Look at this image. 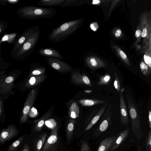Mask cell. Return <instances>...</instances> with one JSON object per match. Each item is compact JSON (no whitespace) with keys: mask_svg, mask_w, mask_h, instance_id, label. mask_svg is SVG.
Returning <instances> with one entry per match:
<instances>
[{"mask_svg":"<svg viewBox=\"0 0 151 151\" xmlns=\"http://www.w3.org/2000/svg\"><path fill=\"white\" fill-rule=\"evenodd\" d=\"M82 22L81 19L70 21L54 29L49 36V39L53 42H59L71 35L80 27Z\"/></svg>","mask_w":151,"mask_h":151,"instance_id":"obj_1","label":"cell"},{"mask_svg":"<svg viewBox=\"0 0 151 151\" xmlns=\"http://www.w3.org/2000/svg\"><path fill=\"white\" fill-rule=\"evenodd\" d=\"M19 11L24 17L30 19L50 18L56 14L54 8L27 6L20 9Z\"/></svg>","mask_w":151,"mask_h":151,"instance_id":"obj_2","label":"cell"},{"mask_svg":"<svg viewBox=\"0 0 151 151\" xmlns=\"http://www.w3.org/2000/svg\"><path fill=\"white\" fill-rule=\"evenodd\" d=\"M128 108L131 121V129L138 140L142 137L141 127V120L137 108L128 94L126 95Z\"/></svg>","mask_w":151,"mask_h":151,"instance_id":"obj_3","label":"cell"},{"mask_svg":"<svg viewBox=\"0 0 151 151\" xmlns=\"http://www.w3.org/2000/svg\"><path fill=\"white\" fill-rule=\"evenodd\" d=\"M111 104H110L101 119L99 126L94 132V135L98 137L106 130L111 124L112 114Z\"/></svg>","mask_w":151,"mask_h":151,"instance_id":"obj_4","label":"cell"},{"mask_svg":"<svg viewBox=\"0 0 151 151\" xmlns=\"http://www.w3.org/2000/svg\"><path fill=\"white\" fill-rule=\"evenodd\" d=\"M40 35V28L35 31L21 47L16 53L17 56L22 55L32 50L37 44Z\"/></svg>","mask_w":151,"mask_h":151,"instance_id":"obj_5","label":"cell"},{"mask_svg":"<svg viewBox=\"0 0 151 151\" xmlns=\"http://www.w3.org/2000/svg\"><path fill=\"white\" fill-rule=\"evenodd\" d=\"M58 127L56 126L52 129L50 136L45 142L40 151H57L59 143Z\"/></svg>","mask_w":151,"mask_h":151,"instance_id":"obj_6","label":"cell"},{"mask_svg":"<svg viewBox=\"0 0 151 151\" xmlns=\"http://www.w3.org/2000/svg\"><path fill=\"white\" fill-rule=\"evenodd\" d=\"M37 93L36 90L34 89L28 95L22 111V115L20 121L21 123H24L27 122L29 112L34 103Z\"/></svg>","mask_w":151,"mask_h":151,"instance_id":"obj_7","label":"cell"},{"mask_svg":"<svg viewBox=\"0 0 151 151\" xmlns=\"http://www.w3.org/2000/svg\"><path fill=\"white\" fill-rule=\"evenodd\" d=\"M124 90V88H122L120 91V119L122 124L127 127L129 122V119L128 111L123 95Z\"/></svg>","mask_w":151,"mask_h":151,"instance_id":"obj_8","label":"cell"},{"mask_svg":"<svg viewBox=\"0 0 151 151\" xmlns=\"http://www.w3.org/2000/svg\"><path fill=\"white\" fill-rule=\"evenodd\" d=\"M47 60L48 63L51 67L60 72H68L72 68L70 65L58 59L47 58Z\"/></svg>","mask_w":151,"mask_h":151,"instance_id":"obj_9","label":"cell"},{"mask_svg":"<svg viewBox=\"0 0 151 151\" xmlns=\"http://www.w3.org/2000/svg\"><path fill=\"white\" fill-rule=\"evenodd\" d=\"M18 130L14 125H11L3 129L0 132V143H3L15 137Z\"/></svg>","mask_w":151,"mask_h":151,"instance_id":"obj_10","label":"cell"},{"mask_svg":"<svg viewBox=\"0 0 151 151\" xmlns=\"http://www.w3.org/2000/svg\"><path fill=\"white\" fill-rule=\"evenodd\" d=\"M72 82L77 84L91 86V83L89 78L85 74H81L78 71L74 72L71 74Z\"/></svg>","mask_w":151,"mask_h":151,"instance_id":"obj_11","label":"cell"},{"mask_svg":"<svg viewBox=\"0 0 151 151\" xmlns=\"http://www.w3.org/2000/svg\"><path fill=\"white\" fill-rule=\"evenodd\" d=\"M15 77L11 75L6 77L0 83V94L10 92L14 86Z\"/></svg>","mask_w":151,"mask_h":151,"instance_id":"obj_12","label":"cell"},{"mask_svg":"<svg viewBox=\"0 0 151 151\" xmlns=\"http://www.w3.org/2000/svg\"><path fill=\"white\" fill-rule=\"evenodd\" d=\"M39 28V26H36L31 28L27 30L16 42L14 47L13 49L14 51L16 50L20 47V48L31 35Z\"/></svg>","mask_w":151,"mask_h":151,"instance_id":"obj_13","label":"cell"},{"mask_svg":"<svg viewBox=\"0 0 151 151\" xmlns=\"http://www.w3.org/2000/svg\"><path fill=\"white\" fill-rule=\"evenodd\" d=\"M116 136L108 137L102 140L97 151H110L116 138Z\"/></svg>","mask_w":151,"mask_h":151,"instance_id":"obj_14","label":"cell"},{"mask_svg":"<svg viewBox=\"0 0 151 151\" xmlns=\"http://www.w3.org/2000/svg\"><path fill=\"white\" fill-rule=\"evenodd\" d=\"M40 55L48 58L63 59L64 57L56 50L50 48L40 49L38 51Z\"/></svg>","mask_w":151,"mask_h":151,"instance_id":"obj_15","label":"cell"},{"mask_svg":"<svg viewBox=\"0 0 151 151\" xmlns=\"http://www.w3.org/2000/svg\"><path fill=\"white\" fill-rule=\"evenodd\" d=\"M129 129H126L119 132L117 135L115 142L110 151H114L121 145L127 137L129 133Z\"/></svg>","mask_w":151,"mask_h":151,"instance_id":"obj_16","label":"cell"},{"mask_svg":"<svg viewBox=\"0 0 151 151\" xmlns=\"http://www.w3.org/2000/svg\"><path fill=\"white\" fill-rule=\"evenodd\" d=\"M108 105V103H106L98 111H97L94 116L86 127L85 131H87L90 129L98 122L106 110Z\"/></svg>","mask_w":151,"mask_h":151,"instance_id":"obj_17","label":"cell"},{"mask_svg":"<svg viewBox=\"0 0 151 151\" xmlns=\"http://www.w3.org/2000/svg\"><path fill=\"white\" fill-rule=\"evenodd\" d=\"M45 78L44 75L30 76L26 81L25 86L28 88L35 86L43 81Z\"/></svg>","mask_w":151,"mask_h":151,"instance_id":"obj_18","label":"cell"},{"mask_svg":"<svg viewBox=\"0 0 151 151\" xmlns=\"http://www.w3.org/2000/svg\"><path fill=\"white\" fill-rule=\"evenodd\" d=\"M51 114L50 112L47 111L41 117L35 121L34 131H40L41 130L45 121L50 117Z\"/></svg>","mask_w":151,"mask_h":151,"instance_id":"obj_19","label":"cell"},{"mask_svg":"<svg viewBox=\"0 0 151 151\" xmlns=\"http://www.w3.org/2000/svg\"><path fill=\"white\" fill-rule=\"evenodd\" d=\"M79 102L83 106H90L99 104H104L106 101L104 100L96 99H83L79 100Z\"/></svg>","mask_w":151,"mask_h":151,"instance_id":"obj_20","label":"cell"},{"mask_svg":"<svg viewBox=\"0 0 151 151\" xmlns=\"http://www.w3.org/2000/svg\"><path fill=\"white\" fill-rule=\"evenodd\" d=\"M65 0H42L40 1L38 5L39 6H61Z\"/></svg>","mask_w":151,"mask_h":151,"instance_id":"obj_21","label":"cell"},{"mask_svg":"<svg viewBox=\"0 0 151 151\" xmlns=\"http://www.w3.org/2000/svg\"><path fill=\"white\" fill-rule=\"evenodd\" d=\"M47 137L46 133L41 135L35 142V151H40Z\"/></svg>","mask_w":151,"mask_h":151,"instance_id":"obj_22","label":"cell"},{"mask_svg":"<svg viewBox=\"0 0 151 151\" xmlns=\"http://www.w3.org/2000/svg\"><path fill=\"white\" fill-rule=\"evenodd\" d=\"M79 108L77 102H73L69 108V114L70 117L75 119L78 117L79 114Z\"/></svg>","mask_w":151,"mask_h":151,"instance_id":"obj_23","label":"cell"},{"mask_svg":"<svg viewBox=\"0 0 151 151\" xmlns=\"http://www.w3.org/2000/svg\"><path fill=\"white\" fill-rule=\"evenodd\" d=\"M74 129V122L73 120L68 124L66 129V137L68 141L71 139L73 136Z\"/></svg>","mask_w":151,"mask_h":151,"instance_id":"obj_24","label":"cell"},{"mask_svg":"<svg viewBox=\"0 0 151 151\" xmlns=\"http://www.w3.org/2000/svg\"><path fill=\"white\" fill-rule=\"evenodd\" d=\"M111 80V77L109 74L106 73L100 77L99 81L97 83L98 85H105L108 84Z\"/></svg>","mask_w":151,"mask_h":151,"instance_id":"obj_25","label":"cell"},{"mask_svg":"<svg viewBox=\"0 0 151 151\" xmlns=\"http://www.w3.org/2000/svg\"><path fill=\"white\" fill-rule=\"evenodd\" d=\"M45 69L42 67H38L32 70L30 72L29 76L43 75L45 72Z\"/></svg>","mask_w":151,"mask_h":151,"instance_id":"obj_26","label":"cell"},{"mask_svg":"<svg viewBox=\"0 0 151 151\" xmlns=\"http://www.w3.org/2000/svg\"><path fill=\"white\" fill-rule=\"evenodd\" d=\"M141 71L145 76H148L151 74L150 68L146 65L144 62H142L140 65Z\"/></svg>","mask_w":151,"mask_h":151,"instance_id":"obj_27","label":"cell"},{"mask_svg":"<svg viewBox=\"0 0 151 151\" xmlns=\"http://www.w3.org/2000/svg\"><path fill=\"white\" fill-rule=\"evenodd\" d=\"M23 139L24 137L23 136L21 137L18 138L10 145L8 148V151H13L15 150L22 142Z\"/></svg>","mask_w":151,"mask_h":151,"instance_id":"obj_28","label":"cell"},{"mask_svg":"<svg viewBox=\"0 0 151 151\" xmlns=\"http://www.w3.org/2000/svg\"><path fill=\"white\" fill-rule=\"evenodd\" d=\"M16 33H13L5 35L0 41V43L4 41L11 42L14 39L16 35Z\"/></svg>","mask_w":151,"mask_h":151,"instance_id":"obj_29","label":"cell"},{"mask_svg":"<svg viewBox=\"0 0 151 151\" xmlns=\"http://www.w3.org/2000/svg\"><path fill=\"white\" fill-rule=\"evenodd\" d=\"M114 86L117 92H119L120 90V83L118 76L116 73L114 72Z\"/></svg>","mask_w":151,"mask_h":151,"instance_id":"obj_30","label":"cell"},{"mask_svg":"<svg viewBox=\"0 0 151 151\" xmlns=\"http://www.w3.org/2000/svg\"><path fill=\"white\" fill-rule=\"evenodd\" d=\"M87 63L89 66L91 68L95 69L97 67H100L98 65L99 64L96 60L94 58H92L89 59L87 61Z\"/></svg>","mask_w":151,"mask_h":151,"instance_id":"obj_31","label":"cell"},{"mask_svg":"<svg viewBox=\"0 0 151 151\" xmlns=\"http://www.w3.org/2000/svg\"><path fill=\"white\" fill-rule=\"evenodd\" d=\"M46 125L49 128L52 129L56 126V123L54 119L47 120L45 122Z\"/></svg>","mask_w":151,"mask_h":151,"instance_id":"obj_32","label":"cell"},{"mask_svg":"<svg viewBox=\"0 0 151 151\" xmlns=\"http://www.w3.org/2000/svg\"><path fill=\"white\" fill-rule=\"evenodd\" d=\"M80 151H90V147L87 142L83 141L82 142Z\"/></svg>","mask_w":151,"mask_h":151,"instance_id":"obj_33","label":"cell"},{"mask_svg":"<svg viewBox=\"0 0 151 151\" xmlns=\"http://www.w3.org/2000/svg\"><path fill=\"white\" fill-rule=\"evenodd\" d=\"M38 115L37 110L34 107L31 108L29 113V115L33 118L36 117Z\"/></svg>","mask_w":151,"mask_h":151,"instance_id":"obj_34","label":"cell"},{"mask_svg":"<svg viewBox=\"0 0 151 151\" xmlns=\"http://www.w3.org/2000/svg\"><path fill=\"white\" fill-rule=\"evenodd\" d=\"M146 146L151 147V130H150L145 140Z\"/></svg>","mask_w":151,"mask_h":151,"instance_id":"obj_35","label":"cell"},{"mask_svg":"<svg viewBox=\"0 0 151 151\" xmlns=\"http://www.w3.org/2000/svg\"><path fill=\"white\" fill-rule=\"evenodd\" d=\"M145 61V63L148 65L149 67L151 68V59L150 58L148 57H145V56L144 57Z\"/></svg>","mask_w":151,"mask_h":151,"instance_id":"obj_36","label":"cell"},{"mask_svg":"<svg viewBox=\"0 0 151 151\" xmlns=\"http://www.w3.org/2000/svg\"><path fill=\"white\" fill-rule=\"evenodd\" d=\"M148 123L149 127L150 128H151V111L150 108L148 113Z\"/></svg>","mask_w":151,"mask_h":151,"instance_id":"obj_37","label":"cell"},{"mask_svg":"<svg viewBox=\"0 0 151 151\" xmlns=\"http://www.w3.org/2000/svg\"><path fill=\"white\" fill-rule=\"evenodd\" d=\"M119 52L121 57L123 59L125 60L127 58L126 55L122 51L120 50Z\"/></svg>","mask_w":151,"mask_h":151,"instance_id":"obj_38","label":"cell"},{"mask_svg":"<svg viewBox=\"0 0 151 151\" xmlns=\"http://www.w3.org/2000/svg\"><path fill=\"white\" fill-rule=\"evenodd\" d=\"M147 29L145 28L143 30L142 33H141V36L142 37L145 38V37L147 35Z\"/></svg>","mask_w":151,"mask_h":151,"instance_id":"obj_39","label":"cell"},{"mask_svg":"<svg viewBox=\"0 0 151 151\" xmlns=\"http://www.w3.org/2000/svg\"><path fill=\"white\" fill-rule=\"evenodd\" d=\"M3 101L0 98V117L1 116L3 111Z\"/></svg>","mask_w":151,"mask_h":151,"instance_id":"obj_40","label":"cell"},{"mask_svg":"<svg viewBox=\"0 0 151 151\" xmlns=\"http://www.w3.org/2000/svg\"><path fill=\"white\" fill-rule=\"evenodd\" d=\"M122 32L120 29H118L117 30V31H116L115 33V36L116 37H119L121 34Z\"/></svg>","mask_w":151,"mask_h":151,"instance_id":"obj_41","label":"cell"},{"mask_svg":"<svg viewBox=\"0 0 151 151\" xmlns=\"http://www.w3.org/2000/svg\"><path fill=\"white\" fill-rule=\"evenodd\" d=\"M141 33L142 32L140 30H137L135 32L136 36L137 37H139L141 35Z\"/></svg>","mask_w":151,"mask_h":151,"instance_id":"obj_42","label":"cell"},{"mask_svg":"<svg viewBox=\"0 0 151 151\" xmlns=\"http://www.w3.org/2000/svg\"><path fill=\"white\" fill-rule=\"evenodd\" d=\"M22 151H29V147L27 143L25 144Z\"/></svg>","mask_w":151,"mask_h":151,"instance_id":"obj_43","label":"cell"},{"mask_svg":"<svg viewBox=\"0 0 151 151\" xmlns=\"http://www.w3.org/2000/svg\"><path fill=\"white\" fill-rule=\"evenodd\" d=\"M6 77V76L5 75L0 76V83L4 80Z\"/></svg>","mask_w":151,"mask_h":151,"instance_id":"obj_44","label":"cell"},{"mask_svg":"<svg viewBox=\"0 0 151 151\" xmlns=\"http://www.w3.org/2000/svg\"><path fill=\"white\" fill-rule=\"evenodd\" d=\"M100 2V1L98 0H94L93 1L92 4H98Z\"/></svg>","mask_w":151,"mask_h":151,"instance_id":"obj_45","label":"cell"},{"mask_svg":"<svg viewBox=\"0 0 151 151\" xmlns=\"http://www.w3.org/2000/svg\"><path fill=\"white\" fill-rule=\"evenodd\" d=\"M146 151H151V147L149 146H146Z\"/></svg>","mask_w":151,"mask_h":151,"instance_id":"obj_46","label":"cell"},{"mask_svg":"<svg viewBox=\"0 0 151 151\" xmlns=\"http://www.w3.org/2000/svg\"><path fill=\"white\" fill-rule=\"evenodd\" d=\"M8 1L10 3H16L18 1L17 0H8Z\"/></svg>","mask_w":151,"mask_h":151,"instance_id":"obj_47","label":"cell"},{"mask_svg":"<svg viewBox=\"0 0 151 151\" xmlns=\"http://www.w3.org/2000/svg\"><path fill=\"white\" fill-rule=\"evenodd\" d=\"M137 151H142L141 147L140 146H139L138 147V149H137Z\"/></svg>","mask_w":151,"mask_h":151,"instance_id":"obj_48","label":"cell"},{"mask_svg":"<svg viewBox=\"0 0 151 151\" xmlns=\"http://www.w3.org/2000/svg\"><path fill=\"white\" fill-rule=\"evenodd\" d=\"M1 27L0 26V33L1 32Z\"/></svg>","mask_w":151,"mask_h":151,"instance_id":"obj_49","label":"cell"}]
</instances>
